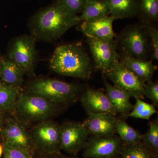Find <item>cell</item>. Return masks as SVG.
I'll return each mask as SVG.
<instances>
[{
  "label": "cell",
  "instance_id": "33",
  "mask_svg": "<svg viewBox=\"0 0 158 158\" xmlns=\"http://www.w3.org/2000/svg\"><path fill=\"white\" fill-rule=\"evenodd\" d=\"M3 154V145L0 144V158L2 157Z\"/></svg>",
  "mask_w": 158,
  "mask_h": 158
},
{
  "label": "cell",
  "instance_id": "14",
  "mask_svg": "<svg viewBox=\"0 0 158 158\" xmlns=\"http://www.w3.org/2000/svg\"><path fill=\"white\" fill-rule=\"evenodd\" d=\"M81 102L88 114L109 113L116 116L117 114L106 93L101 90L88 89L82 94Z\"/></svg>",
  "mask_w": 158,
  "mask_h": 158
},
{
  "label": "cell",
  "instance_id": "5",
  "mask_svg": "<svg viewBox=\"0 0 158 158\" xmlns=\"http://www.w3.org/2000/svg\"><path fill=\"white\" fill-rule=\"evenodd\" d=\"M57 105L42 97L28 93H20L14 110L23 118L31 121H44L54 116Z\"/></svg>",
  "mask_w": 158,
  "mask_h": 158
},
{
  "label": "cell",
  "instance_id": "19",
  "mask_svg": "<svg viewBox=\"0 0 158 158\" xmlns=\"http://www.w3.org/2000/svg\"><path fill=\"white\" fill-rule=\"evenodd\" d=\"M110 15L115 20L132 18L137 16V0H106Z\"/></svg>",
  "mask_w": 158,
  "mask_h": 158
},
{
  "label": "cell",
  "instance_id": "30",
  "mask_svg": "<svg viewBox=\"0 0 158 158\" xmlns=\"http://www.w3.org/2000/svg\"><path fill=\"white\" fill-rule=\"evenodd\" d=\"M71 12L78 15L81 14L88 0H57Z\"/></svg>",
  "mask_w": 158,
  "mask_h": 158
},
{
  "label": "cell",
  "instance_id": "15",
  "mask_svg": "<svg viewBox=\"0 0 158 158\" xmlns=\"http://www.w3.org/2000/svg\"><path fill=\"white\" fill-rule=\"evenodd\" d=\"M115 19L112 16L84 21L81 30L85 36L100 40L114 39L117 35L113 30V23Z\"/></svg>",
  "mask_w": 158,
  "mask_h": 158
},
{
  "label": "cell",
  "instance_id": "13",
  "mask_svg": "<svg viewBox=\"0 0 158 158\" xmlns=\"http://www.w3.org/2000/svg\"><path fill=\"white\" fill-rule=\"evenodd\" d=\"M117 119L116 116L110 113H91L88 114L83 123L91 136L114 135L116 134Z\"/></svg>",
  "mask_w": 158,
  "mask_h": 158
},
{
  "label": "cell",
  "instance_id": "10",
  "mask_svg": "<svg viewBox=\"0 0 158 158\" xmlns=\"http://www.w3.org/2000/svg\"><path fill=\"white\" fill-rule=\"evenodd\" d=\"M31 36H20L15 40L9 52V59L19 65L25 73L33 72L37 57L35 42Z\"/></svg>",
  "mask_w": 158,
  "mask_h": 158
},
{
  "label": "cell",
  "instance_id": "34",
  "mask_svg": "<svg viewBox=\"0 0 158 158\" xmlns=\"http://www.w3.org/2000/svg\"><path fill=\"white\" fill-rule=\"evenodd\" d=\"M1 64H0V83H1Z\"/></svg>",
  "mask_w": 158,
  "mask_h": 158
},
{
  "label": "cell",
  "instance_id": "9",
  "mask_svg": "<svg viewBox=\"0 0 158 158\" xmlns=\"http://www.w3.org/2000/svg\"><path fill=\"white\" fill-rule=\"evenodd\" d=\"M88 43L95 67L106 74L113 64L119 60L117 41L115 39L100 40L88 37Z\"/></svg>",
  "mask_w": 158,
  "mask_h": 158
},
{
  "label": "cell",
  "instance_id": "18",
  "mask_svg": "<svg viewBox=\"0 0 158 158\" xmlns=\"http://www.w3.org/2000/svg\"><path fill=\"white\" fill-rule=\"evenodd\" d=\"M0 64L2 83L10 86L20 87L25 73L22 69L9 58L1 59Z\"/></svg>",
  "mask_w": 158,
  "mask_h": 158
},
{
  "label": "cell",
  "instance_id": "29",
  "mask_svg": "<svg viewBox=\"0 0 158 158\" xmlns=\"http://www.w3.org/2000/svg\"><path fill=\"white\" fill-rule=\"evenodd\" d=\"M142 94L152 102V105L158 106V82L150 81L145 83Z\"/></svg>",
  "mask_w": 158,
  "mask_h": 158
},
{
  "label": "cell",
  "instance_id": "22",
  "mask_svg": "<svg viewBox=\"0 0 158 158\" xmlns=\"http://www.w3.org/2000/svg\"><path fill=\"white\" fill-rule=\"evenodd\" d=\"M116 131L118 138L124 144L127 145L135 144L141 142L142 140L143 134L130 126L123 118L117 119Z\"/></svg>",
  "mask_w": 158,
  "mask_h": 158
},
{
  "label": "cell",
  "instance_id": "26",
  "mask_svg": "<svg viewBox=\"0 0 158 158\" xmlns=\"http://www.w3.org/2000/svg\"><path fill=\"white\" fill-rule=\"evenodd\" d=\"M136 103L128 117L149 120L151 116L157 113L153 105L148 103L141 99L136 98Z\"/></svg>",
  "mask_w": 158,
  "mask_h": 158
},
{
  "label": "cell",
  "instance_id": "1",
  "mask_svg": "<svg viewBox=\"0 0 158 158\" xmlns=\"http://www.w3.org/2000/svg\"><path fill=\"white\" fill-rule=\"evenodd\" d=\"M81 22L78 15L56 1L34 15L31 24L32 36L38 40L52 41Z\"/></svg>",
  "mask_w": 158,
  "mask_h": 158
},
{
  "label": "cell",
  "instance_id": "8",
  "mask_svg": "<svg viewBox=\"0 0 158 158\" xmlns=\"http://www.w3.org/2000/svg\"><path fill=\"white\" fill-rule=\"evenodd\" d=\"M124 144L116 135L106 136H91L83 148V157L115 158L120 155Z\"/></svg>",
  "mask_w": 158,
  "mask_h": 158
},
{
  "label": "cell",
  "instance_id": "17",
  "mask_svg": "<svg viewBox=\"0 0 158 158\" xmlns=\"http://www.w3.org/2000/svg\"><path fill=\"white\" fill-rule=\"evenodd\" d=\"M106 94L115 109L122 118L128 117L133 109V105L130 101L129 95L120 88L112 85L103 79Z\"/></svg>",
  "mask_w": 158,
  "mask_h": 158
},
{
  "label": "cell",
  "instance_id": "32",
  "mask_svg": "<svg viewBox=\"0 0 158 158\" xmlns=\"http://www.w3.org/2000/svg\"><path fill=\"white\" fill-rule=\"evenodd\" d=\"M33 158H55V156L42 155L35 153Z\"/></svg>",
  "mask_w": 158,
  "mask_h": 158
},
{
  "label": "cell",
  "instance_id": "16",
  "mask_svg": "<svg viewBox=\"0 0 158 158\" xmlns=\"http://www.w3.org/2000/svg\"><path fill=\"white\" fill-rule=\"evenodd\" d=\"M119 61L144 83L152 81L157 66L153 64L152 60L137 59L122 52Z\"/></svg>",
  "mask_w": 158,
  "mask_h": 158
},
{
  "label": "cell",
  "instance_id": "36",
  "mask_svg": "<svg viewBox=\"0 0 158 158\" xmlns=\"http://www.w3.org/2000/svg\"><path fill=\"white\" fill-rule=\"evenodd\" d=\"M120 158L119 157H116V158Z\"/></svg>",
  "mask_w": 158,
  "mask_h": 158
},
{
  "label": "cell",
  "instance_id": "21",
  "mask_svg": "<svg viewBox=\"0 0 158 158\" xmlns=\"http://www.w3.org/2000/svg\"><path fill=\"white\" fill-rule=\"evenodd\" d=\"M138 14L142 23L154 24L158 19V0H137Z\"/></svg>",
  "mask_w": 158,
  "mask_h": 158
},
{
  "label": "cell",
  "instance_id": "23",
  "mask_svg": "<svg viewBox=\"0 0 158 158\" xmlns=\"http://www.w3.org/2000/svg\"><path fill=\"white\" fill-rule=\"evenodd\" d=\"M20 93V87L0 83V112L14 110Z\"/></svg>",
  "mask_w": 158,
  "mask_h": 158
},
{
  "label": "cell",
  "instance_id": "7",
  "mask_svg": "<svg viewBox=\"0 0 158 158\" xmlns=\"http://www.w3.org/2000/svg\"><path fill=\"white\" fill-rule=\"evenodd\" d=\"M106 75L114 86L123 90L130 97L144 98L142 92L145 83L119 60L113 64Z\"/></svg>",
  "mask_w": 158,
  "mask_h": 158
},
{
  "label": "cell",
  "instance_id": "11",
  "mask_svg": "<svg viewBox=\"0 0 158 158\" xmlns=\"http://www.w3.org/2000/svg\"><path fill=\"white\" fill-rule=\"evenodd\" d=\"M89 133L83 123H65L61 125L60 150L73 156L83 150L89 138Z\"/></svg>",
  "mask_w": 158,
  "mask_h": 158
},
{
  "label": "cell",
  "instance_id": "28",
  "mask_svg": "<svg viewBox=\"0 0 158 158\" xmlns=\"http://www.w3.org/2000/svg\"><path fill=\"white\" fill-rule=\"evenodd\" d=\"M3 158H33L31 154L3 142Z\"/></svg>",
  "mask_w": 158,
  "mask_h": 158
},
{
  "label": "cell",
  "instance_id": "2",
  "mask_svg": "<svg viewBox=\"0 0 158 158\" xmlns=\"http://www.w3.org/2000/svg\"><path fill=\"white\" fill-rule=\"evenodd\" d=\"M50 66L54 72L64 76L87 79L92 74L90 58L80 43L57 47L50 60Z\"/></svg>",
  "mask_w": 158,
  "mask_h": 158
},
{
  "label": "cell",
  "instance_id": "12",
  "mask_svg": "<svg viewBox=\"0 0 158 158\" xmlns=\"http://www.w3.org/2000/svg\"><path fill=\"white\" fill-rule=\"evenodd\" d=\"M3 142L25 151L34 156L35 154L31 134L20 123L13 119L7 122L1 131Z\"/></svg>",
  "mask_w": 158,
  "mask_h": 158
},
{
  "label": "cell",
  "instance_id": "4",
  "mask_svg": "<svg viewBox=\"0 0 158 158\" xmlns=\"http://www.w3.org/2000/svg\"><path fill=\"white\" fill-rule=\"evenodd\" d=\"M116 41L121 47L122 52L137 59L147 60L151 54L149 38L143 23L126 27Z\"/></svg>",
  "mask_w": 158,
  "mask_h": 158
},
{
  "label": "cell",
  "instance_id": "20",
  "mask_svg": "<svg viewBox=\"0 0 158 158\" xmlns=\"http://www.w3.org/2000/svg\"><path fill=\"white\" fill-rule=\"evenodd\" d=\"M110 14V8L106 0H88L79 16L81 22H84L109 16Z\"/></svg>",
  "mask_w": 158,
  "mask_h": 158
},
{
  "label": "cell",
  "instance_id": "6",
  "mask_svg": "<svg viewBox=\"0 0 158 158\" xmlns=\"http://www.w3.org/2000/svg\"><path fill=\"white\" fill-rule=\"evenodd\" d=\"M60 129L61 125L50 120L40 122L35 126L31 133L35 153L55 156L61 152Z\"/></svg>",
  "mask_w": 158,
  "mask_h": 158
},
{
  "label": "cell",
  "instance_id": "3",
  "mask_svg": "<svg viewBox=\"0 0 158 158\" xmlns=\"http://www.w3.org/2000/svg\"><path fill=\"white\" fill-rule=\"evenodd\" d=\"M81 88L78 85L57 79H38L31 82L27 93L42 97L54 104L66 105L75 102Z\"/></svg>",
  "mask_w": 158,
  "mask_h": 158
},
{
  "label": "cell",
  "instance_id": "25",
  "mask_svg": "<svg viewBox=\"0 0 158 158\" xmlns=\"http://www.w3.org/2000/svg\"><path fill=\"white\" fill-rule=\"evenodd\" d=\"M141 142L158 156V118L150 121L147 131L142 135Z\"/></svg>",
  "mask_w": 158,
  "mask_h": 158
},
{
  "label": "cell",
  "instance_id": "35",
  "mask_svg": "<svg viewBox=\"0 0 158 158\" xmlns=\"http://www.w3.org/2000/svg\"><path fill=\"white\" fill-rule=\"evenodd\" d=\"M1 115H0V124H1Z\"/></svg>",
  "mask_w": 158,
  "mask_h": 158
},
{
  "label": "cell",
  "instance_id": "27",
  "mask_svg": "<svg viewBox=\"0 0 158 158\" xmlns=\"http://www.w3.org/2000/svg\"><path fill=\"white\" fill-rule=\"evenodd\" d=\"M147 30L152 60H158V30L154 24H144Z\"/></svg>",
  "mask_w": 158,
  "mask_h": 158
},
{
  "label": "cell",
  "instance_id": "24",
  "mask_svg": "<svg viewBox=\"0 0 158 158\" xmlns=\"http://www.w3.org/2000/svg\"><path fill=\"white\" fill-rule=\"evenodd\" d=\"M119 157L120 158H158L141 141L131 145L124 144Z\"/></svg>",
  "mask_w": 158,
  "mask_h": 158
},
{
  "label": "cell",
  "instance_id": "31",
  "mask_svg": "<svg viewBox=\"0 0 158 158\" xmlns=\"http://www.w3.org/2000/svg\"><path fill=\"white\" fill-rule=\"evenodd\" d=\"M55 158H81L76 157L69 156L65 155L63 154L62 153L60 152V153L56 155L55 156Z\"/></svg>",
  "mask_w": 158,
  "mask_h": 158
}]
</instances>
